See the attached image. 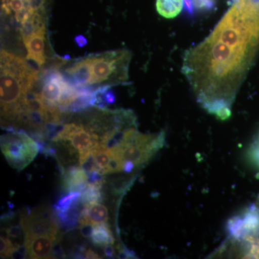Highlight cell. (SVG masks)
Instances as JSON below:
<instances>
[{"mask_svg":"<svg viewBox=\"0 0 259 259\" xmlns=\"http://www.w3.org/2000/svg\"><path fill=\"white\" fill-rule=\"evenodd\" d=\"M79 228L81 236L89 238H91L92 235H93L95 225L91 223H84V224L80 225Z\"/></svg>","mask_w":259,"mask_h":259,"instance_id":"21","label":"cell"},{"mask_svg":"<svg viewBox=\"0 0 259 259\" xmlns=\"http://www.w3.org/2000/svg\"><path fill=\"white\" fill-rule=\"evenodd\" d=\"M84 205L88 208V217L87 218L93 225L95 226V225L107 223L109 216L108 209L107 208L106 206L100 202L87 204Z\"/></svg>","mask_w":259,"mask_h":259,"instance_id":"14","label":"cell"},{"mask_svg":"<svg viewBox=\"0 0 259 259\" xmlns=\"http://www.w3.org/2000/svg\"><path fill=\"white\" fill-rule=\"evenodd\" d=\"M136 165L134 162L131 161H125L123 162V166H122V171L125 174H130L134 169Z\"/></svg>","mask_w":259,"mask_h":259,"instance_id":"26","label":"cell"},{"mask_svg":"<svg viewBox=\"0 0 259 259\" xmlns=\"http://www.w3.org/2000/svg\"><path fill=\"white\" fill-rule=\"evenodd\" d=\"M84 204L79 198L67 210L54 211L59 226L66 231L77 228L79 225L81 213Z\"/></svg>","mask_w":259,"mask_h":259,"instance_id":"9","label":"cell"},{"mask_svg":"<svg viewBox=\"0 0 259 259\" xmlns=\"http://www.w3.org/2000/svg\"><path fill=\"white\" fill-rule=\"evenodd\" d=\"M158 14L166 19L176 18L183 10V0H156Z\"/></svg>","mask_w":259,"mask_h":259,"instance_id":"13","label":"cell"},{"mask_svg":"<svg viewBox=\"0 0 259 259\" xmlns=\"http://www.w3.org/2000/svg\"><path fill=\"white\" fill-rule=\"evenodd\" d=\"M259 44V12L233 4L211 35L186 56L199 81L214 90H236Z\"/></svg>","mask_w":259,"mask_h":259,"instance_id":"1","label":"cell"},{"mask_svg":"<svg viewBox=\"0 0 259 259\" xmlns=\"http://www.w3.org/2000/svg\"><path fill=\"white\" fill-rule=\"evenodd\" d=\"M15 217V212L13 211H9V212L5 213L1 216V221L3 223H8L13 221Z\"/></svg>","mask_w":259,"mask_h":259,"instance_id":"27","label":"cell"},{"mask_svg":"<svg viewBox=\"0 0 259 259\" xmlns=\"http://www.w3.org/2000/svg\"><path fill=\"white\" fill-rule=\"evenodd\" d=\"M45 33L46 28H41L38 31L32 34L26 41L24 42L26 48L28 60L33 61L39 66L41 67L45 64Z\"/></svg>","mask_w":259,"mask_h":259,"instance_id":"8","label":"cell"},{"mask_svg":"<svg viewBox=\"0 0 259 259\" xmlns=\"http://www.w3.org/2000/svg\"><path fill=\"white\" fill-rule=\"evenodd\" d=\"M256 142L258 143V144H259V135H258V139H257Z\"/></svg>","mask_w":259,"mask_h":259,"instance_id":"32","label":"cell"},{"mask_svg":"<svg viewBox=\"0 0 259 259\" xmlns=\"http://www.w3.org/2000/svg\"><path fill=\"white\" fill-rule=\"evenodd\" d=\"M80 199L83 204L101 202L104 200V194L101 192V190H98L95 187L89 185L88 189L81 193Z\"/></svg>","mask_w":259,"mask_h":259,"instance_id":"17","label":"cell"},{"mask_svg":"<svg viewBox=\"0 0 259 259\" xmlns=\"http://www.w3.org/2000/svg\"><path fill=\"white\" fill-rule=\"evenodd\" d=\"M123 162L122 158L118 155L112 152L111 159H110L108 166H107V168L104 171V175L119 173V172L122 171Z\"/></svg>","mask_w":259,"mask_h":259,"instance_id":"19","label":"cell"},{"mask_svg":"<svg viewBox=\"0 0 259 259\" xmlns=\"http://www.w3.org/2000/svg\"><path fill=\"white\" fill-rule=\"evenodd\" d=\"M8 134L1 136V150L8 163L18 171L28 166L39 153L38 146L26 131L3 127Z\"/></svg>","mask_w":259,"mask_h":259,"instance_id":"4","label":"cell"},{"mask_svg":"<svg viewBox=\"0 0 259 259\" xmlns=\"http://www.w3.org/2000/svg\"><path fill=\"white\" fill-rule=\"evenodd\" d=\"M248 158L253 164L259 168V144L256 141L251 145L248 150Z\"/></svg>","mask_w":259,"mask_h":259,"instance_id":"20","label":"cell"},{"mask_svg":"<svg viewBox=\"0 0 259 259\" xmlns=\"http://www.w3.org/2000/svg\"><path fill=\"white\" fill-rule=\"evenodd\" d=\"M86 248L84 245H78L73 248L71 253V257L73 258H85V252H86Z\"/></svg>","mask_w":259,"mask_h":259,"instance_id":"24","label":"cell"},{"mask_svg":"<svg viewBox=\"0 0 259 259\" xmlns=\"http://www.w3.org/2000/svg\"><path fill=\"white\" fill-rule=\"evenodd\" d=\"M241 215L243 220L241 241L249 237H259V207L257 204H250Z\"/></svg>","mask_w":259,"mask_h":259,"instance_id":"10","label":"cell"},{"mask_svg":"<svg viewBox=\"0 0 259 259\" xmlns=\"http://www.w3.org/2000/svg\"><path fill=\"white\" fill-rule=\"evenodd\" d=\"M90 238L92 243L97 246L105 247L107 245H113L115 243V238L108 223L95 225L93 235Z\"/></svg>","mask_w":259,"mask_h":259,"instance_id":"12","label":"cell"},{"mask_svg":"<svg viewBox=\"0 0 259 259\" xmlns=\"http://www.w3.org/2000/svg\"><path fill=\"white\" fill-rule=\"evenodd\" d=\"M209 114L215 116L218 120H228L231 116V104L223 99H215L201 104Z\"/></svg>","mask_w":259,"mask_h":259,"instance_id":"11","label":"cell"},{"mask_svg":"<svg viewBox=\"0 0 259 259\" xmlns=\"http://www.w3.org/2000/svg\"><path fill=\"white\" fill-rule=\"evenodd\" d=\"M81 194V193L78 192H67V193L62 194L53 206L54 210H67L76 200L80 198Z\"/></svg>","mask_w":259,"mask_h":259,"instance_id":"15","label":"cell"},{"mask_svg":"<svg viewBox=\"0 0 259 259\" xmlns=\"http://www.w3.org/2000/svg\"><path fill=\"white\" fill-rule=\"evenodd\" d=\"M194 10L193 0H183V11L188 18H193Z\"/></svg>","mask_w":259,"mask_h":259,"instance_id":"22","label":"cell"},{"mask_svg":"<svg viewBox=\"0 0 259 259\" xmlns=\"http://www.w3.org/2000/svg\"><path fill=\"white\" fill-rule=\"evenodd\" d=\"M85 258H96L100 259L101 257L97 253H95L94 250L89 249L85 252Z\"/></svg>","mask_w":259,"mask_h":259,"instance_id":"30","label":"cell"},{"mask_svg":"<svg viewBox=\"0 0 259 259\" xmlns=\"http://www.w3.org/2000/svg\"><path fill=\"white\" fill-rule=\"evenodd\" d=\"M90 64V86L113 85L128 79L131 53L127 50L107 51L87 57Z\"/></svg>","mask_w":259,"mask_h":259,"instance_id":"3","label":"cell"},{"mask_svg":"<svg viewBox=\"0 0 259 259\" xmlns=\"http://www.w3.org/2000/svg\"><path fill=\"white\" fill-rule=\"evenodd\" d=\"M194 8L201 13H209L217 7L218 0H193Z\"/></svg>","mask_w":259,"mask_h":259,"instance_id":"18","label":"cell"},{"mask_svg":"<svg viewBox=\"0 0 259 259\" xmlns=\"http://www.w3.org/2000/svg\"><path fill=\"white\" fill-rule=\"evenodd\" d=\"M74 41L76 42V45L79 48H82L88 44V40L86 37L82 35H76L74 38Z\"/></svg>","mask_w":259,"mask_h":259,"instance_id":"28","label":"cell"},{"mask_svg":"<svg viewBox=\"0 0 259 259\" xmlns=\"http://www.w3.org/2000/svg\"><path fill=\"white\" fill-rule=\"evenodd\" d=\"M25 237L49 236L58 238L59 225L55 212L49 207L41 206L32 209L27 207L20 215Z\"/></svg>","mask_w":259,"mask_h":259,"instance_id":"5","label":"cell"},{"mask_svg":"<svg viewBox=\"0 0 259 259\" xmlns=\"http://www.w3.org/2000/svg\"><path fill=\"white\" fill-rule=\"evenodd\" d=\"M257 206H258V207H259V204H257Z\"/></svg>","mask_w":259,"mask_h":259,"instance_id":"33","label":"cell"},{"mask_svg":"<svg viewBox=\"0 0 259 259\" xmlns=\"http://www.w3.org/2000/svg\"><path fill=\"white\" fill-rule=\"evenodd\" d=\"M25 244L30 258H51L53 247L59 238L49 236L25 237Z\"/></svg>","mask_w":259,"mask_h":259,"instance_id":"6","label":"cell"},{"mask_svg":"<svg viewBox=\"0 0 259 259\" xmlns=\"http://www.w3.org/2000/svg\"><path fill=\"white\" fill-rule=\"evenodd\" d=\"M104 254L108 258H112L115 255V250L112 245H105L104 248Z\"/></svg>","mask_w":259,"mask_h":259,"instance_id":"29","label":"cell"},{"mask_svg":"<svg viewBox=\"0 0 259 259\" xmlns=\"http://www.w3.org/2000/svg\"><path fill=\"white\" fill-rule=\"evenodd\" d=\"M63 178V188L66 192L82 193L88 187V175L81 166H71L65 170Z\"/></svg>","mask_w":259,"mask_h":259,"instance_id":"7","label":"cell"},{"mask_svg":"<svg viewBox=\"0 0 259 259\" xmlns=\"http://www.w3.org/2000/svg\"><path fill=\"white\" fill-rule=\"evenodd\" d=\"M118 258H136V253L134 250H129L125 246L118 247Z\"/></svg>","mask_w":259,"mask_h":259,"instance_id":"25","label":"cell"},{"mask_svg":"<svg viewBox=\"0 0 259 259\" xmlns=\"http://www.w3.org/2000/svg\"><path fill=\"white\" fill-rule=\"evenodd\" d=\"M38 71L25 59L1 51V116L3 127H16L19 117L27 112L25 99L40 81Z\"/></svg>","mask_w":259,"mask_h":259,"instance_id":"2","label":"cell"},{"mask_svg":"<svg viewBox=\"0 0 259 259\" xmlns=\"http://www.w3.org/2000/svg\"><path fill=\"white\" fill-rule=\"evenodd\" d=\"M66 257V255L65 254L62 247L59 244V241L56 242L54 247H53L51 258H65Z\"/></svg>","mask_w":259,"mask_h":259,"instance_id":"23","label":"cell"},{"mask_svg":"<svg viewBox=\"0 0 259 259\" xmlns=\"http://www.w3.org/2000/svg\"><path fill=\"white\" fill-rule=\"evenodd\" d=\"M236 1L237 0H228V4L229 5H233L235 3H236Z\"/></svg>","mask_w":259,"mask_h":259,"instance_id":"31","label":"cell"},{"mask_svg":"<svg viewBox=\"0 0 259 259\" xmlns=\"http://www.w3.org/2000/svg\"><path fill=\"white\" fill-rule=\"evenodd\" d=\"M93 153L97 166L101 168L102 174L104 175V171L108 166L110 159H111L112 151L104 149V148L100 147V145H99L97 147L93 148Z\"/></svg>","mask_w":259,"mask_h":259,"instance_id":"16","label":"cell"}]
</instances>
